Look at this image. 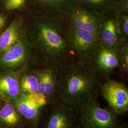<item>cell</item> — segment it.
Here are the masks:
<instances>
[{"mask_svg":"<svg viewBox=\"0 0 128 128\" xmlns=\"http://www.w3.org/2000/svg\"><path fill=\"white\" fill-rule=\"evenodd\" d=\"M120 29L122 35L125 41H128V16L126 14L120 12L119 15Z\"/></svg>","mask_w":128,"mask_h":128,"instance_id":"cell-20","label":"cell"},{"mask_svg":"<svg viewBox=\"0 0 128 128\" xmlns=\"http://www.w3.org/2000/svg\"><path fill=\"white\" fill-rule=\"evenodd\" d=\"M118 128V127H117V128Z\"/></svg>","mask_w":128,"mask_h":128,"instance_id":"cell-26","label":"cell"},{"mask_svg":"<svg viewBox=\"0 0 128 128\" xmlns=\"http://www.w3.org/2000/svg\"><path fill=\"white\" fill-rule=\"evenodd\" d=\"M64 17L53 15L34 27L37 45L48 66L58 68L75 61L67 40V23Z\"/></svg>","mask_w":128,"mask_h":128,"instance_id":"cell-2","label":"cell"},{"mask_svg":"<svg viewBox=\"0 0 128 128\" xmlns=\"http://www.w3.org/2000/svg\"><path fill=\"white\" fill-rule=\"evenodd\" d=\"M20 78L15 73L0 74V96L5 101H12L20 94Z\"/></svg>","mask_w":128,"mask_h":128,"instance_id":"cell-12","label":"cell"},{"mask_svg":"<svg viewBox=\"0 0 128 128\" xmlns=\"http://www.w3.org/2000/svg\"><path fill=\"white\" fill-rule=\"evenodd\" d=\"M119 10H112L100 16L96 36L100 45L119 50L124 43L120 29Z\"/></svg>","mask_w":128,"mask_h":128,"instance_id":"cell-4","label":"cell"},{"mask_svg":"<svg viewBox=\"0 0 128 128\" xmlns=\"http://www.w3.org/2000/svg\"><path fill=\"white\" fill-rule=\"evenodd\" d=\"M12 102L22 117L35 125L39 119L41 108L29 100L22 94Z\"/></svg>","mask_w":128,"mask_h":128,"instance_id":"cell-13","label":"cell"},{"mask_svg":"<svg viewBox=\"0 0 128 128\" xmlns=\"http://www.w3.org/2000/svg\"><path fill=\"white\" fill-rule=\"evenodd\" d=\"M41 4L45 5L46 6H50L52 8L53 0H38Z\"/></svg>","mask_w":128,"mask_h":128,"instance_id":"cell-23","label":"cell"},{"mask_svg":"<svg viewBox=\"0 0 128 128\" xmlns=\"http://www.w3.org/2000/svg\"><path fill=\"white\" fill-rule=\"evenodd\" d=\"M21 22L15 20L0 36V52H4L21 38Z\"/></svg>","mask_w":128,"mask_h":128,"instance_id":"cell-14","label":"cell"},{"mask_svg":"<svg viewBox=\"0 0 128 128\" xmlns=\"http://www.w3.org/2000/svg\"><path fill=\"white\" fill-rule=\"evenodd\" d=\"M113 0H80L84 8L100 16L113 9Z\"/></svg>","mask_w":128,"mask_h":128,"instance_id":"cell-16","label":"cell"},{"mask_svg":"<svg viewBox=\"0 0 128 128\" xmlns=\"http://www.w3.org/2000/svg\"><path fill=\"white\" fill-rule=\"evenodd\" d=\"M22 116L13 103L7 102L0 109V125L15 127L20 124Z\"/></svg>","mask_w":128,"mask_h":128,"instance_id":"cell-15","label":"cell"},{"mask_svg":"<svg viewBox=\"0 0 128 128\" xmlns=\"http://www.w3.org/2000/svg\"><path fill=\"white\" fill-rule=\"evenodd\" d=\"M104 98L116 114H123L128 110V90L124 84L109 80L101 86Z\"/></svg>","mask_w":128,"mask_h":128,"instance_id":"cell-7","label":"cell"},{"mask_svg":"<svg viewBox=\"0 0 128 128\" xmlns=\"http://www.w3.org/2000/svg\"><path fill=\"white\" fill-rule=\"evenodd\" d=\"M6 22V18L5 17L0 15V30L4 26Z\"/></svg>","mask_w":128,"mask_h":128,"instance_id":"cell-24","label":"cell"},{"mask_svg":"<svg viewBox=\"0 0 128 128\" xmlns=\"http://www.w3.org/2000/svg\"><path fill=\"white\" fill-rule=\"evenodd\" d=\"M58 102L72 108L81 107L94 99L100 88L97 76L90 66L76 61L58 68Z\"/></svg>","mask_w":128,"mask_h":128,"instance_id":"cell-1","label":"cell"},{"mask_svg":"<svg viewBox=\"0 0 128 128\" xmlns=\"http://www.w3.org/2000/svg\"><path fill=\"white\" fill-rule=\"evenodd\" d=\"M120 67L122 72L125 74L128 71V43H124L119 50Z\"/></svg>","mask_w":128,"mask_h":128,"instance_id":"cell-19","label":"cell"},{"mask_svg":"<svg viewBox=\"0 0 128 128\" xmlns=\"http://www.w3.org/2000/svg\"><path fill=\"white\" fill-rule=\"evenodd\" d=\"M65 18L69 26L90 32L96 35L100 16L81 6H74Z\"/></svg>","mask_w":128,"mask_h":128,"instance_id":"cell-9","label":"cell"},{"mask_svg":"<svg viewBox=\"0 0 128 128\" xmlns=\"http://www.w3.org/2000/svg\"><path fill=\"white\" fill-rule=\"evenodd\" d=\"M74 0H53L52 8L53 10L62 16V12H68L73 6L72 4Z\"/></svg>","mask_w":128,"mask_h":128,"instance_id":"cell-18","label":"cell"},{"mask_svg":"<svg viewBox=\"0 0 128 128\" xmlns=\"http://www.w3.org/2000/svg\"><path fill=\"white\" fill-rule=\"evenodd\" d=\"M36 73L39 81L38 92L45 96L48 103L58 102L59 89L58 68L48 66Z\"/></svg>","mask_w":128,"mask_h":128,"instance_id":"cell-8","label":"cell"},{"mask_svg":"<svg viewBox=\"0 0 128 128\" xmlns=\"http://www.w3.org/2000/svg\"><path fill=\"white\" fill-rule=\"evenodd\" d=\"M84 126L88 128H116L117 114L102 108L94 99L81 106Z\"/></svg>","mask_w":128,"mask_h":128,"instance_id":"cell-5","label":"cell"},{"mask_svg":"<svg viewBox=\"0 0 128 128\" xmlns=\"http://www.w3.org/2000/svg\"><path fill=\"white\" fill-rule=\"evenodd\" d=\"M119 50L100 45L89 66L97 76L107 78L120 67Z\"/></svg>","mask_w":128,"mask_h":128,"instance_id":"cell-6","label":"cell"},{"mask_svg":"<svg viewBox=\"0 0 128 128\" xmlns=\"http://www.w3.org/2000/svg\"><path fill=\"white\" fill-rule=\"evenodd\" d=\"M88 128L86 127H85V126H84V128Z\"/></svg>","mask_w":128,"mask_h":128,"instance_id":"cell-25","label":"cell"},{"mask_svg":"<svg viewBox=\"0 0 128 128\" xmlns=\"http://www.w3.org/2000/svg\"><path fill=\"white\" fill-rule=\"evenodd\" d=\"M38 78L36 72L26 73L20 78V88L21 94H29L37 92L38 89Z\"/></svg>","mask_w":128,"mask_h":128,"instance_id":"cell-17","label":"cell"},{"mask_svg":"<svg viewBox=\"0 0 128 128\" xmlns=\"http://www.w3.org/2000/svg\"><path fill=\"white\" fill-rule=\"evenodd\" d=\"M27 0H4L5 7L9 10L20 9L25 5Z\"/></svg>","mask_w":128,"mask_h":128,"instance_id":"cell-22","label":"cell"},{"mask_svg":"<svg viewBox=\"0 0 128 128\" xmlns=\"http://www.w3.org/2000/svg\"><path fill=\"white\" fill-rule=\"evenodd\" d=\"M56 105L48 118L46 128H74L73 108L60 102Z\"/></svg>","mask_w":128,"mask_h":128,"instance_id":"cell-10","label":"cell"},{"mask_svg":"<svg viewBox=\"0 0 128 128\" xmlns=\"http://www.w3.org/2000/svg\"><path fill=\"white\" fill-rule=\"evenodd\" d=\"M21 39L12 46L0 58V64L10 68H16L24 64L27 58V43Z\"/></svg>","mask_w":128,"mask_h":128,"instance_id":"cell-11","label":"cell"},{"mask_svg":"<svg viewBox=\"0 0 128 128\" xmlns=\"http://www.w3.org/2000/svg\"><path fill=\"white\" fill-rule=\"evenodd\" d=\"M66 37L70 49L76 61L89 65L100 45L96 35L71 27L67 24Z\"/></svg>","mask_w":128,"mask_h":128,"instance_id":"cell-3","label":"cell"},{"mask_svg":"<svg viewBox=\"0 0 128 128\" xmlns=\"http://www.w3.org/2000/svg\"><path fill=\"white\" fill-rule=\"evenodd\" d=\"M24 94L29 100L32 102L33 103L41 108L45 105H46L48 104L45 96L39 94L38 92Z\"/></svg>","mask_w":128,"mask_h":128,"instance_id":"cell-21","label":"cell"}]
</instances>
